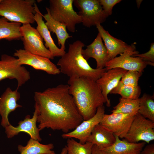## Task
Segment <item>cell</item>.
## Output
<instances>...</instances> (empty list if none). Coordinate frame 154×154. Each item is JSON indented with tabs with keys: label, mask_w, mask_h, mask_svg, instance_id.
Listing matches in <instances>:
<instances>
[{
	"label": "cell",
	"mask_w": 154,
	"mask_h": 154,
	"mask_svg": "<svg viewBox=\"0 0 154 154\" xmlns=\"http://www.w3.org/2000/svg\"><path fill=\"white\" fill-rule=\"evenodd\" d=\"M34 98L40 131L50 128L66 133L83 120L69 93L68 84H60L42 92H36Z\"/></svg>",
	"instance_id": "6da1fadb"
},
{
	"label": "cell",
	"mask_w": 154,
	"mask_h": 154,
	"mask_svg": "<svg viewBox=\"0 0 154 154\" xmlns=\"http://www.w3.org/2000/svg\"><path fill=\"white\" fill-rule=\"evenodd\" d=\"M69 91L83 120L95 114L98 108L106 103L96 81L84 77L70 78Z\"/></svg>",
	"instance_id": "7a4b0ae2"
},
{
	"label": "cell",
	"mask_w": 154,
	"mask_h": 154,
	"mask_svg": "<svg viewBox=\"0 0 154 154\" xmlns=\"http://www.w3.org/2000/svg\"><path fill=\"white\" fill-rule=\"evenodd\" d=\"M84 44L77 40L69 44L68 51L58 60L57 65L60 72L71 77H84L96 81L106 71L105 68L94 69L91 67L82 54Z\"/></svg>",
	"instance_id": "3957f363"
},
{
	"label": "cell",
	"mask_w": 154,
	"mask_h": 154,
	"mask_svg": "<svg viewBox=\"0 0 154 154\" xmlns=\"http://www.w3.org/2000/svg\"><path fill=\"white\" fill-rule=\"evenodd\" d=\"M35 0H1L0 16L11 22L21 24H32L35 22Z\"/></svg>",
	"instance_id": "277c9868"
},
{
	"label": "cell",
	"mask_w": 154,
	"mask_h": 154,
	"mask_svg": "<svg viewBox=\"0 0 154 154\" xmlns=\"http://www.w3.org/2000/svg\"><path fill=\"white\" fill-rule=\"evenodd\" d=\"M73 0H50L48 7L52 18L66 26L70 32L74 33L76 25L82 23L81 18L74 11Z\"/></svg>",
	"instance_id": "5b68a950"
},
{
	"label": "cell",
	"mask_w": 154,
	"mask_h": 154,
	"mask_svg": "<svg viewBox=\"0 0 154 154\" xmlns=\"http://www.w3.org/2000/svg\"><path fill=\"white\" fill-rule=\"evenodd\" d=\"M29 72L19 64L17 58L6 54L1 55L0 60V81L6 79H16L17 87L25 84L30 78Z\"/></svg>",
	"instance_id": "8992f818"
},
{
	"label": "cell",
	"mask_w": 154,
	"mask_h": 154,
	"mask_svg": "<svg viewBox=\"0 0 154 154\" xmlns=\"http://www.w3.org/2000/svg\"><path fill=\"white\" fill-rule=\"evenodd\" d=\"M73 3L79 10L78 14L82 24L86 27L101 24L108 17L99 0H75Z\"/></svg>",
	"instance_id": "52a82bcc"
},
{
	"label": "cell",
	"mask_w": 154,
	"mask_h": 154,
	"mask_svg": "<svg viewBox=\"0 0 154 154\" xmlns=\"http://www.w3.org/2000/svg\"><path fill=\"white\" fill-rule=\"evenodd\" d=\"M135 45H129L120 56L110 60L106 63V71L115 68H120L127 71H135L142 72L147 65L154 66V63L143 61L138 57L132 56L139 54Z\"/></svg>",
	"instance_id": "ba28073f"
},
{
	"label": "cell",
	"mask_w": 154,
	"mask_h": 154,
	"mask_svg": "<svg viewBox=\"0 0 154 154\" xmlns=\"http://www.w3.org/2000/svg\"><path fill=\"white\" fill-rule=\"evenodd\" d=\"M24 49L31 54L53 59L54 57L46 48L38 32L31 24L22 25L20 28Z\"/></svg>",
	"instance_id": "9c48e42d"
},
{
	"label": "cell",
	"mask_w": 154,
	"mask_h": 154,
	"mask_svg": "<svg viewBox=\"0 0 154 154\" xmlns=\"http://www.w3.org/2000/svg\"><path fill=\"white\" fill-rule=\"evenodd\" d=\"M124 138L131 143L143 141L149 143L154 140V122L137 113Z\"/></svg>",
	"instance_id": "30bf717a"
},
{
	"label": "cell",
	"mask_w": 154,
	"mask_h": 154,
	"mask_svg": "<svg viewBox=\"0 0 154 154\" xmlns=\"http://www.w3.org/2000/svg\"><path fill=\"white\" fill-rule=\"evenodd\" d=\"M135 115L121 113L105 114L99 124L115 135L124 138Z\"/></svg>",
	"instance_id": "8fae6325"
},
{
	"label": "cell",
	"mask_w": 154,
	"mask_h": 154,
	"mask_svg": "<svg viewBox=\"0 0 154 154\" xmlns=\"http://www.w3.org/2000/svg\"><path fill=\"white\" fill-rule=\"evenodd\" d=\"M14 56L17 57L21 65H28L35 69L43 71L50 75H57L60 73L59 68L50 59L31 54L24 49L16 50Z\"/></svg>",
	"instance_id": "7c38bea8"
},
{
	"label": "cell",
	"mask_w": 154,
	"mask_h": 154,
	"mask_svg": "<svg viewBox=\"0 0 154 154\" xmlns=\"http://www.w3.org/2000/svg\"><path fill=\"white\" fill-rule=\"evenodd\" d=\"M105 112L104 106L99 107L94 116L87 120H83L72 131L62 134V137L64 139L76 138L80 143H85L94 127L101 122Z\"/></svg>",
	"instance_id": "4fadbf2b"
},
{
	"label": "cell",
	"mask_w": 154,
	"mask_h": 154,
	"mask_svg": "<svg viewBox=\"0 0 154 154\" xmlns=\"http://www.w3.org/2000/svg\"><path fill=\"white\" fill-rule=\"evenodd\" d=\"M38 112L35 108V112L32 118L29 115L26 116L23 120L19 122L18 125L14 127L11 124L5 127V132L7 137L11 138L17 135L20 132L27 133L30 136L31 138L40 141L42 139L39 132L40 131L37 126Z\"/></svg>",
	"instance_id": "5bb4252c"
},
{
	"label": "cell",
	"mask_w": 154,
	"mask_h": 154,
	"mask_svg": "<svg viewBox=\"0 0 154 154\" xmlns=\"http://www.w3.org/2000/svg\"><path fill=\"white\" fill-rule=\"evenodd\" d=\"M17 88L13 90L7 87L0 97V115L1 117V125L3 127L10 124L8 119L9 114L19 108L22 107L17 103L20 98Z\"/></svg>",
	"instance_id": "9a60e30c"
},
{
	"label": "cell",
	"mask_w": 154,
	"mask_h": 154,
	"mask_svg": "<svg viewBox=\"0 0 154 154\" xmlns=\"http://www.w3.org/2000/svg\"><path fill=\"white\" fill-rule=\"evenodd\" d=\"M127 70L120 68H115L104 72L96 82L101 90L106 102V106L109 107L110 102L108 95L118 85L123 75Z\"/></svg>",
	"instance_id": "2e32d148"
},
{
	"label": "cell",
	"mask_w": 154,
	"mask_h": 154,
	"mask_svg": "<svg viewBox=\"0 0 154 154\" xmlns=\"http://www.w3.org/2000/svg\"><path fill=\"white\" fill-rule=\"evenodd\" d=\"M82 52L84 57L87 61L91 58L95 60L97 64L96 68H104L106 63L110 60L107 49L99 33L94 41L87 46L85 49H82Z\"/></svg>",
	"instance_id": "e0dca14e"
},
{
	"label": "cell",
	"mask_w": 154,
	"mask_h": 154,
	"mask_svg": "<svg viewBox=\"0 0 154 154\" xmlns=\"http://www.w3.org/2000/svg\"><path fill=\"white\" fill-rule=\"evenodd\" d=\"M35 7L36 13L35 14L34 18L37 25L36 29L45 41V47L48 48L54 57H61L66 52L58 48L56 45L51 37L50 32L43 20V15L39 11L36 3Z\"/></svg>",
	"instance_id": "ac0fdd59"
},
{
	"label": "cell",
	"mask_w": 154,
	"mask_h": 154,
	"mask_svg": "<svg viewBox=\"0 0 154 154\" xmlns=\"http://www.w3.org/2000/svg\"><path fill=\"white\" fill-rule=\"evenodd\" d=\"M96 26L104 42L110 60L123 53L129 47V45L125 42L111 35L100 24Z\"/></svg>",
	"instance_id": "d6986e66"
},
{
	"label": "cell",
	"mask_w": 154,
	"mask_h": 154,
	"mask_svg": "<svg viewBox=\"0 0 154 154\" xmlns=\"http://www.w3.org/2000/svg\"><path fill=\"white\" fill-rule=\"evenodd\" d=\"M115 136V141L112 145L101 149L105 154H140L145 145L144 142L131 143Z\"/></svg>",
	"instance_id": "ffe728a7"
},
{
	"label": "cell",
	"mask_w": 154,
	"mask_h": 154,
	"mask_svg": "<svg viewBox=\"0 0 154 154\" xmlns=\"http://www.w3.org/2000/svg\"><path fill=\"white\" fill-rule=\"evenodd\" d=\"M115 141V137L113 133L99 123L94 127L86 142L102 149L112 145Z\"/></svg>",
	"instance_id": "44dd1931"
},
{
	"label": "cell",
	"mask_w": 154,
	"mask_h": 154,
	"mask_svg": "<svg viewBox=\"0 0 154 154\" xmlns=\"http://www.w3.org/2000/svg\"><path fill=\"white\" fill-rule=\"evenodd\" d=\"M47 13L43 15L46 21L45 24L50 32L55 33L58 40V44L62 50H65L66 40L72 37L67 32L66 25L53 19L51 16L48 7H46Z\"/></svg>",
	"instance_id": "7402d4cb"
},
{
	"label": "cell",
	"mask_w": 154,
	"mask_h": 154,
	"mask_svg": "<svg viewBox=\"0 0 154 154\" xmlns=\"http://www.w3.org/2000/svg\"><path fill=\"white\" fill-rule=\"evenodd\" d=\"M21 24L11 22L0 16V41L5 39L8 41L19 40L22 36L20 31Z\"/></svg>",
	"instance_id": "603a6c76"
},
{
	"label": "cell",
	"mask_w": 154,
	"mask_h": 154,
	"mask_svg": "<svg viewBox=\"0 0 154 154\" xmlns=\"http://www.w3.org/2000/svg\"><path fill=\"white\" fill-rule=\"evenodd\" d=\"M54 147L52 143L43 144L39 141L31 138L28 141L26 146L19 145L18 146L20 154H56L52 150Z\"/></svg>",
	"instance_id": "cb8c5ba5"
},
{
	"label": "cell",
	"mask_w": 154,
	"mask_h": 154,
	"mask_svg": "<svg viewBox=\"0 0 154 154\" xmlns=\"http://www.w3.org/2000/svg\"><path fill=\"white\" fill-rule=\"evenodd\" d=\"M139 98L127 99L120 98L119 103L112 111V113H121L135 115L139 108Z\"/></svg>",
	"instance_id": "d4e9b609"
},
{
	"label": "cell",
	"mask_w": 154,
	"mask_h": 154,
	"mask_svg": "<svg viewBox=\"0 0 154 154\" xmlns=\"http://www.w3.org/2000/svg\"><path fill=\"white\" fill-rule=\"evenodd\" d=\"M138 113L154 122V99L153 96L144 94L139 98Z\"/></svg>",
	"instance_id": "484cf974"
},
{
	"label": "cell",
	"mask_w": 154,
	"mask_h": 154,
	"mask_svg": "<svg viewBox=\"0 0 154 154\" xmlns=\"http://www.w3.org/2000/svg\"><path fill=\"white\" fill-rule=\"evenodd\" d=\"M141 93V90L139 86L135 87L125 85L120 81L117 86L110 92V94H118L120 95L121 98L135 99L139 98Z\"/></svg>",
	"instance_id": "4316f807"
},
{
	"label": "cell",
	"mask_w": 154,
	"mask_h": 154,
	"mask_svg": "<svg viewBox=\"0 0 154 154\" xmlns=\"http://www.w3.org/2000/svg\"><path fill=\"white\" fill-rule=\"evenodd\" d=\"M93 145L86 142L82 144L78 142L73 138H68L66 146L67 154H92Z\"/></svg>",
	"instance_id": "83f0119b"
},
{
	"label": "cell",
	"mask_w": 154,
	"mask_h": 154,
	"mask_svg": "<svg viewBox=\"0 0 154 154\" xmlns=\"http://www.w3.org/2000/svg\"><path fill=\"white\" fill-rule=\"evenodd\" d=\"M142 73L135 71H127L122 76L120 82L123 84L137 87Z\"/></svg>",
	"instance_id": "f1b7e54d"
},
{
	"label": "cell",
	"mask_w": 154,
	"mask_h": 154,
	"mask_svg": "<svg viewBox=\"0 0 154 154\" xmlns=\"http://www.w3.org/2000/svg\"><path fill=\"white\" fill-rule=\"evenodd\" d=\"M103 10L108 16L112 14V9L117 4L121 1V0H99Z\"/></svg>",
	"instance_id": "f546056e"
},
{
	"label": "cell",
	"mask_w": 154,
	"mask_h": 154,
	"mask_svg": "<svg viewBox=\"0 0 154 154\" xmlns=\"http://www.w3.org/2000/svg\"><path fill=\"white\" fill-rule=\"evenodd\" d=\"M133 57H138L144 61L154 63V43L151 44L149 50L147 52L142 54H138L132 56Z\"/></svg>",
	"instance_id": "4dcf8cb0"
},
{
	"label": "cell",
	"mask_w": 154,
	"mask_h": 154,
	"mask_svg": "<svg viewBox=\"0 0 154 154\" xmlns=\"http://www.w3.org/2000/svg\"><path fill=\"white\" fill-rule=\"evenodd\" d=\"M140 154H154V144H152L146 146L141 151Z\"/></svg>",
	"instance_id": "1f68e13d"
},
{
	"label": "cell",
	"mask_w": 154,
	"mask_h": 154,
	"mask_svg": "<svg viewBox=\"0 0 154 154\" xmlns=\"http://www.w3.org/2000/svg\"><path fill=\"white\" fill-rule=\"evenodd\" d=\"M92 154H105L103 151L98 146L93 145L92 149Z\"/></svg>",
	"instance_id": "d6a6232c"
},
{
	"label": "cell",
	"mask_w": 154,
	"mask_h": 154,
	"mask_svg": "<svg viewBox=\"0 0 154 154\" xmlns=\"http://www.w3.org/2000/svg\"><path fill=\"white\" fill-rule=\"evenodd\" d=\"M60 154H67V149L66 146L62 149Z\"/></svg>",
	"instance_id": "836d02e7"
},
{
	"label": "cell",
	"mask_w": 154,
	"mask_h": 154,
	"mask_svg": "<svg viewBox=\"0 0 154 154\" xmlns=\"http://www.w3.org/2000/svg\"><path fill=\"white\" fill-rule=\"evenodd\" d=\"M142 1V0H137L136 1L137 5L138 8L139 7Z\"/></svg>",
	"instance_id": "e575fe53"
},
{
	"label": "cell",
	"mask_w": 154,
	"mask_h": 154,
	"mask_svg": "<svg viewBox=\"0 0 154 154\" xmlns=\"http://www.w3.org/2000/svg\"><path fill=\"white\" fill-rule=\"evenodd\" d=\"M1 0H0V2L1 1Z\"/></svg>",
	"instance_id": "d590c367"
}]
</instances>
